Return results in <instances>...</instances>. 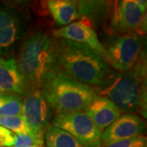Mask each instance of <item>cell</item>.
Here are the masks:
<instances>
[{"label":"cell","mask_w":147,"mask_h":147,"mask_svg":"<svg viewBox=\"0 0 147 147\" xmlns=\"http://www.w3.org/2000/svg\"><path fill=\"white\" fill-rule=\"evenodd\" d=\"M144 40V35L137 33L109 35L104 47L111 58V68L126 72L135 65L143 53Z\"/></svg>","instance_id":"obj_7"},{"label":"cell","mask_w":147,"mask_h":147,"mask_svg":"<svg viewBox=\"0 0 147 147\" xmlns=\"http://www.w3.org/2000/svg\"><path fill=\"white\" fill-rule=\"evenodd\" d=\"M40 91L52 110L82 111L97 95L96 88L82 84L59 70L50 69Z\"/></svg>","instance_id":"obj_2"},{"label":"cell","mask_w":147,"mask_h":147,"mask_svg":"<svg viewBox=\"0 0 147 147\" xmlns=\"http://www.w3.org/2000/svg\"><path fill=\"white\" fill-rule=\"evenodd\" d=\"M51 69L80 83L99 88L112 74L110 65L91 47L64 38H53Z\"/></svg>","instance_id":"obj_1"},{"label":"cell","mask_w":147,"mask_h":147,"mask_svg":"<svg viewBox=\"0 0 147 147\" xmlns=\"http://www.w3.org/2000/svg\"><path fill=\"white\" fill-rule=\"evenodd\" d=\"M0 125L16 135L34 133L21 116H0Z\"/></svg>","instance_id":"obj_18"},{"label":"cell","mask_w":147,"mask_h":147,"mask_svg":"<svg viewBox=\"0 0 147 147\" xmlns=\"http://www.w3.org/2000/svg\"><path fill=\"white\" fill-rule=\"evenodd\" d=\"M50 125L67 132L83 146L101 147V132L84 112L57 110Z\"/></svg>","instance_id":"obj_6"},{"label":"cell","mask_w":147,"mask_h":147,"mask_svg":"<svg viewBox=\"0 0 147 147\" xmlns=\"http://www.w3.org/2000/svg\"><path fill=\"white\" fill-rule=\"evenodd\" d=\"M26 26V21L20 11L6 5L0 7V55L12 52L20 40Z\"/></svg>","instance_id":"obj_9"},{"label":"cell","mask_w":147,"mask_h":147,"mask_svg":"<svg viewBox=\"0 0 147 147\" xmlns=\"http://www.w3.org/2000/svg\"><path fill=\"white\" fill-rule=\"evenodd\" d=\"M15 139V133L0 125V147H12Z\"/></svg>","instance_id":"obj_21"},{"label":"cell","mask_w":147,"mask_h":147,"mask_svg":"<svg viewBox=\"0 0 147 147\" xmlns=\"http://www.w3.org/2000/svg\"><path fill=\"white\" fill-rule=\"evenodd\" d=\"M146 137L145 136H140L126 141L113 143L105 147H146Z\"/></svg>","instance_id":"obj_20"},{"label":"cell","mask_w":147,"mask_h":147,"mask_svg":"<svg viewBox=\"0 0 147 147\" xmlns=\"http://www.w3.org/2000/svg\"><path fill=\"white\" fill-rule=\"evenodd\" d=\"M21 96V117L35 134L45 136V131L51 124L53 111L40 89L26 90Z\"/></svg>","instance_id":"obj_8"},{"label":"cell","mask_w":147,"mask_h":147,"mask_svg":"<svg viewBox=\"0 0 147 147\" xmlns=\"http://www.w3.org/2000/svg\"><path fill=\"white\" fill-rule=\"evenodd\" d=\"M45 145V136L32 134L16 135L15 142L12 147H38Z\"/></svg>","instance_id":"obj_19"},{"label":"cell","mask_w":147,"mask_h":147,"mask_svg":"<svg viewBox=\"0 0 147 147\" xmlns=\"http://www.w3.org/2000/svg\"><path fill=\"white\" fill-rule=\"evenodd\" d=\"M53 35L57 38L67 39L91 47L99 53L105 61L111 65L112 61L110 55L104 47V44L99 40L98 35L94 29L81 21H75L69 26L53 30Z\"/></svg>","instance_id":"obj_11"},{"label":"cell","mask_w":147,"mask_h":147,"mask_svg":"<svg viewBox=\"0 0 147 147\" xmlns=\"http://www.w3.org/2000/svg\"><path fill=\"white\" fill-rule=\"evenodd\" d=\"M26 85L14 58L0 57V93L22 96Z\"/></svg>","instance_id":"obj_13"},{"label":"cell","mask_w":147,"mask_h":147,"mask_svg":"<svg viewBox=\"0 0 147 147\" xmlns=\"http://www.w3.org/2000/svg\"><path fill=\"white\" fill-rule=\"evenodd\" d=\"M84 112L100 132L122 115V113L112 101L98 94L92 99Z\"/></svg>","instance_id":"obj_12"},{"label":"cell","mask_w":147,"mask_h":147,"mask_svg":"<svg viewBox=\"0 0 147 147\" xmlns=\"http://www.w3.org/2000/svg\"><path fill=\"white\" fill-rule=\"evenodd\" d=\"M22 96L0 93V116H21Z\"/></svg>","instance_id":"obj_17"},{"label":"cell","mask_w":147,"mask_h":147,"mask_svg":"<svg viewBox=\"0 0 147 147\" xmlns=\"http://www.w3.org/2000/svg\"><path fill=\"white\" fill-rule=\"evenodd\" d=\"M146 84V60L142 54L135 65L126 72L112 74L96 88L97 94L112 101L122 115H132L138 110L142 88Z\"/></svg>","instance_id":"obj_3"},{"label":"cell","mask_w":147,"mask_h":147,"mask_svg":"<svg viewBox=\"0 0 147 147\" xmlns=\"http://www.w3.org/2000/svg\"><path fill=\"white\" fill-rule=\"evenodd\" d=\"M46 147H84L61 129L49 125L45 131Z\"/></svg>","instance_id":"obj_16"},{"label":"cell","mask_w":147,"mask_h":147,"mask_svg":"<svg viewBox=\"0 0 147 147\" xmlns=\"http://www.w3.org/2000/svg\"><path fill=\"white\" fill-rule=\"evenodd\" d=\"M113 4L110 1H77L79 18L89 26H98L110 16Z\"/></svg>","instance_id":"obj_14"},{"label":"cell","mask_w":147,"mask_h":147,"mask_svg":"<svg viewBox=\"0 0 147 147\" xmlns=\"http://www.w3.org/2000/svg\"><path fill=\"white\" fill-rule=\"evenodd\" d=\"M47 5L53 19L61 26H69L79 18L77 1L50 0L47 2Z\"/></svg>","instance_id":"obj_15"},{"label":"cell","mask_w":147,"mask_h":147,"mask_svg":"<svg viewBox=\"0 0 147 147\" xmlns=\"http://www.w3.org/2000/svg\"><path fill=\"white\" fill-rule=\"evenodd\" d=\"M145 130L146 123L142 117L133 114L122 115L101 132V147L143 136Z\"/></svg>","instance_id":"obj_10"},{"label":"cell","mask_w":147,"mask_h":147,"mask_svg":"<svg viewBox=\"0 0 147 147\" xmlns=\"http://www.w3.org/2000/svg\"><path fill=\"white\" fill-rule=\"evenodd\" d=\"M147 2L145 0L115 1L110 14L106 31L109 35H123L146 32Z\"/></svg>","instance_id":"obj_5"},{"label":"cell","mask_w":147,"mask_h":147,"mask_svg":"<svg viewBox=\"0 0 147 147\" xmlns=\"http://www.w3.org/2000/svg\"><path fill=\"white\" fill-rule=\"evenodd\" d=\"M38 147H46V146H45V145H42V146H38Z\"/></svg>","instance_id":"obj_22"},{"label":"cell","mask_w":147,"mask_h":147,"mask_svg":"<svg viewBox=\"0 0 147 147\" xmlns=\"http://www.w3.org/2000/svg\"><path fill=\"white\" fill-rule=\"evenodd\" d=\"M26 85V91L41 87L44 75L53 64V38L37 32L23 42L16 61Z\"/></svg>","instance_id":"obj_4"}]
</instances>
